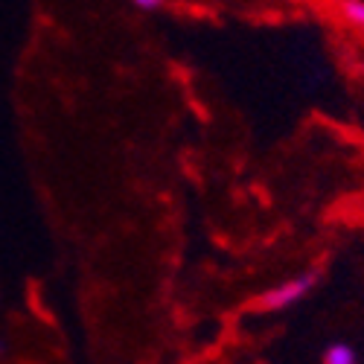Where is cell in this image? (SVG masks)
Listing matches in <instances>:
<instances>
[{"label":"cell","instance_id":"3","mask_svg":"<svg viewBox=\"0 0 364 364\" xmlns=\"http://www.w3.org/2000/svg\"><path fill=\"white\" fill-rule=\"evenodd\" d=\"M338 12L350 26H355V29L364 33V0H341Z\"/></svg>","mask_w":364,"mask_h":364},{"label":"cell","instance_id":"1","mask_svg":"<svg viewBox=\"0 0 364 364\" xmlns=\"http://www.w3.org/2000/svg\"><path fill=\"white\" fill-rule=\"evenodd\" d=\"M318 271H300V274L289 277V280H280L277 286H271L259 300H257V312H268V315H274V312H283L289 306H294V303H300L303 297H306L315 283H318Z\"/></svg>","mask_w":364,"mask_h":364},{"label":"cell","instance_id":"2","mask_svg":"<svg viewBox=\"0 0 364 364\" xmlns=\"http://www.w3.org/2000/svg\"><path fill=\"white\" fill-rule=\"evenodd\" d=\"M321 361H323V364H358V353H355V347L347 344V341H332V344L323 350Z\"/></svg>","mask_w":364,"mask_h":364},{"label":"cell","instance_id":"4","mask_svg":"<svg viewBox=\"0 0 364 364\" xmlns=\"http://www.w3.org/2000/svg\"><path fill=\"white\" fill-rule=\"evenodd\" d=\"M164 4L166 0H132V6H137L140 12H158L164 9Z\"/></svg>","mask_w":364,"mask_h":364}]
</instances>
